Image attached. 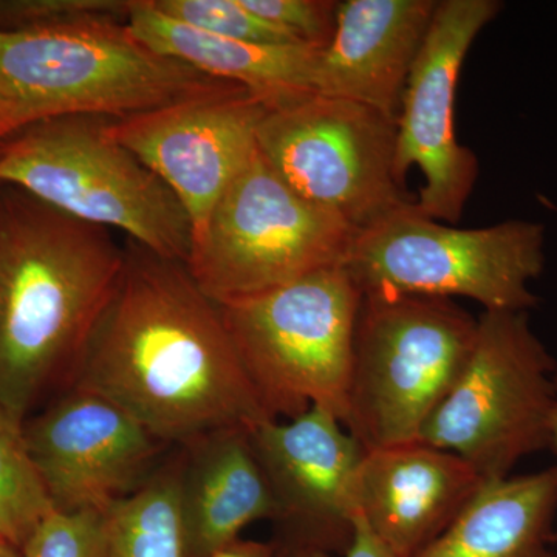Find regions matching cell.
<instances>
[{"label":"cell","instance_id":"3","mask_svg":"<svg viewBox=\"0 0 557 557\" xmlns=\"http://www.w3.org/2000/svg\"><path fill=\"white\" fill-rule=\"evenodd\" d=\"M233 84L157 54L126 21L0 30V106L13 135L62 116L129 119Z\"/></svg>","mask_w":557,"mask_h":557},{"label":"cell","instance_id":"14","mask_svg":"<svg viewBox=\"0 0 557 557\" xmlns=\"http://www.w3.org/2000/svg\"><path fill=\"white\" fill-rule=\"evenodd\" d=\"M53 406L22 424L28 453L54 511H101L131 496L170 446L110 399L65 388Z\"/></svg>","mask_w":557,"mask_h":557},{"label":"cell","instance_id":"25","mask_svg":"<svg viewBox=\"0 0 557 557\" xmlns=\"http://www.w3.org/2000/svg\"><path fill=\"white\" fill-rule=\"evenodd\" d=\"M131 0H32L0 3V30L44 27L81 20L126 21Z\"/></svg>","mask_w":557,"mask_h":557},{"label":"cell","instance_id":"30","mask_svg":"<svg viewBox=\"0 0 557 557\" xmlns=\"http://www.w3.org/2000/svg\"><path fill=\"white\" fill-rule=\"evenodd\" d=\"M11 135H13V131H11L5 112H3L2 106H0V141L7 137H11Z\"/></svg>","mask_w":557,"mask_h":557},{"label":"cell","instance_id":"2","mask_svg":"<svg viewBox=\"0 0 557 557\" xmlns=\"http://www.w3.org/2000/svg\"><path fill=\"white\" fill-rule=\"evenodd\" d=\"M20 193L0 201V409L24 424L50 384L72 386L124 244Z\"/></svg>","mask_w":557,"mask_h":557},{"label":"cell","instance_id":"7","mask_svg":"<svg viewBox=\"0 0 557 557\" xmlns=\"http://www.w3.org/2000/svg\"><path fill=\"white\" fill-rule=\"evenodd\" d=\"M362 293L344 265L220 307L260 405L273 420L311 408L344 423Z\"/></svg>","mask_w":557,"mask_h":557},{"label":"cell","instance_id":"31","mask_svg":"<svg viewBox=\"0 0 557 557\" xmlns=\"http://www.w3.org/2000/svg\"><path fill=\"white\" fill-rule=\"evenodd\" d=\"M282 557H330L329 555H322V553H306V555H288Z\"/></svg>","mask_w":557,"mask_h":557},{"label":"cell","instance_id":"29","mask_svg":"<svg viewBox=\"0 0 557 557\" xmlns=\"http://www.w3.org/2000/svg\"><path fill=\"white\" fill-rule=\"evenodd\" d=\"M0 557H22L21 549L0 539Z\"/></svg>","mask_w":557,"mask_h":557},{"label":"cell","instance_id":"26","mask_svg":"<svg viewBox=\"0 0 557 557\" xmlns=\"http://www.w3.org/2000/svg\"><path fill=\"white\" fill-rule=\"evenodd\" d=\"M344 555L346 557H398L373 534L359 515L355 520L354 537Z\"/></svg>","mask_w":557,"mask_h":557},{"label":"cell","instance_id":"28","mask_svg":"<svg viewBox=\"0 0 557 557\" xmlns=\"http://www.w3.org/2000/svg\"><path fill=\"white\" fill-rule=\"evenodd\" d=\"M555 388H556V398L555 406H553L552 412V424H549V432H552V448L557 453V372L555 375Z\"/></svg>","mask_w":557,"mask_h":557},{"label":"cell","instance_id":"1","mask_svg":"<svg viewBox=\"0 0 557 557\" xmlns=\"http://www.w3.org/2000/svg\"><path fill=\"white\" fill-rule=\"evenodd\" d=\"M72 386L115 403L170 448L274 421L242 368L218 304L186 265L129 239Z\"/></svg>","mask_w":557,"mask_h":557},{"label":"cell","instance_id":"4","mask_svg":"<svg viewBox=\"0 0 557 557\" xmlns=\"http://www.w3.org/2000/svg\"><path fill=\"white\" fill-rule=\"evenodd\" d=\"M109 123L62 116L16 132L0 146V183L186 265L194 245L188 212Z\"/></svg>","mask_w":557,"mask_h":557},{"label":"cell","instance_id":"24","mask_svg":"<svg viewBox=\"0 0 557 557\" xmlns=\"http://www.w3.org/2000/svg\"><path fill=\"white\" fill-rule=\"evenodd\" d=\"M252 14L307 46L325 47L336 30L338 2L333 0H242Z\"/></svg>","mask_w":557,"mask_h":557},{"label":"cell","instance_id":"20","mask_svg":"<svg viewBox=\"0 0 557 557\" xmlns=\"http://www.w3.org/2000/svg\"><path fill=\"white\" fill-rule=\"evenodd\" d=\"M182 450L160 467L131 496L106 509L110 557H189L180 508Z\"/></svg>","mask_w":557,"mask_h":557},{"label":"cell","instance_id":"27","mask_svg":"<svg viewBox=\"0 0 557 557\" xmlns=\"http://www.w3.org/2000/svg\"><path fill=\"white\" fill-rule=\"evenodd\" d=\"M274 555H276L274 545L237 539L233 544L220 548L211 557H274Z\"/></svg>","mask_w":557,"mask_h":557},{"label":"cell","instance_id":"12","mask_svg":"<svg viewBox=\"0 0 557 557\" xmlns=\"http://www.w3.org/2000/svg\"><path fill=\"white\" fill-rule=\"evenodd\" d=\"M273 498L276 553H346L358 516V472L366 449L338 418L311 408L249 431Z\"/></svg>","mask_w":557,"mask_h":557},{"label":"cell","instance_id":"5","mask_svg":"<svg viewBox=\"0 0 557 557\" xmlns=\"http://www.w3.org/2000/svg\"><path fill=\"white\" fill-rule=\"evenodd\" d=\"M544 244L539 223L456 228L413 200L358 231L343 265L362 296H460L485 311H528L539 302L528 284L544 271Z\"/></svg>","mask_w":557,"mask_h":557},{"label":"cell","instance_id":"15","mask_svg":"<svg viewBox=\"0 0 557 557\" xmlns=\"http://www.w3.org/2000/svg\"><path fill=\"white\" fill-rule=\"evenodd\" d=\"M456 454L410 442L366 450L358 515L398 557H416L485 485Z\"/></svg>","mask_w":557,"mask_h":557},{"label":"cell","instance_id":"23","mask_svg":"<svg viewBox=\"0 0 557 557\" xmlns=\"http://www.w3.org/2000/svg\"><path fill=\"white\" fill-rule=\"evenodd\" d=\"M22 557H110L104 512L53 511L32 531Z\"/></svg>","mask_w":557,"mask_h":557},{"label":"cell","instance_id":"13","mask_svg":"<svg viewBox=\"0 0 557 557\" xmlns=\"http://www.w3.org/2000/svg\"><path fill=\"white\" fill-rule=\"evenodd\" d=\"M270 102L239 84L110 120L109 131L175 194L193 222L194 240L234 178L258 152Z\"/></svg>","mask_w":557,"mask_h":557},{"label":"cell","instance_id":"6","mask_svg":"<svg viewBox=\"0 0 557 557\" xmlns=\"http://www.w3.org/2000/svg\"><path fill=\"white\" fill-rule=\"evenodd\" d=\"M478 324L453 299L362 296L344 428L366 450L417 442L467 366Z\"/></svg>","mask_w":557,"mask_h":557},{"label":"cell","instance_id":"21","mask_svg":"<svg viewBox=\"0 0 557 557\" xmlns=\"http://www.w3.org/2000/svg\"><path fill=\"white\" fill-rule=\"evenodd\" d=\"M53 511L22 424L0 409V539L21 549L32 531Z\"/></svg>","mask_w":557,"mask_h":557},{"label":"cell","instance_id":"10","mask_svg":"<svg viewBox=\"0 0 557 557\" xmlns=\"http://www.w3.org/2000/svg\"><path fill=\"white\" fill-rule=\"evenodd\" d=\"M258 150L278 177L361 231L413 201L397 175V120L359 102L306 94L271 106Z\"/></svg>","mask_w":557,"mask_h":557},{"label":"cell","instance_id":"9","mask_svg":"<svg viewBox=\"0 0 557 557\" xmlns=\"http://www.w3.org/2000/svg\"><path fill=\"white\" fill-rule=\"evenodd\" d=\"M555 359L528 311H485L467 366L417 442L463 458L485 482L552 448Z\"/></svg>","mask_w":557,"mask_h":557},{"label":"cell","instance_id":"17","mask_svg":"<svg viewBox=\"0 0 557 557\" xmlns=\"http://www.w3.org/2000/svg\"><path fill=\"white\" fill-rule=\"evenodd\" d=\"M180 450V508L189 557H211L252 522L273 520V498L249 431L214 432Z\"/></svg>","mask_w":557,"mask_h":557},{"label":"cell","instance_id":"19","mask_svg":"<svg viewBox=\"0 0 557 557\" xmlns=\"http://www.w3.org/2000/svg\"><path fill=\"white\" fill-rule=\"evenodd\" d=\"M557 467L486 482L416 557H557Z\"/></svg>","mask_w":557,"mask_h":557},{"label":"cell","instance_id":"16","mask_svg":"<svg viewBox=\"0 0 557 557\" xmlns=\"http://www.w3.org/2000/svg\"><path fill=\"white\" fill-rule=\"evenodd\" d=\"M438 0H344L332 42L319 53L314 94L398 119L403 91Z\"/></svg>","mask_w":557,"mask_h":557},{"label":"cell","instance_id":"8","mask_svg":"<svg viewBox=\"0 0 557 557\" xmlns=\"http://www.w3.org/2000/svg\"><path fill=\"white\" fill-rule=\"evenodd\" d=\"M357 233L296 193L258 150L215 203L186 269L225 306L343 265Z\"/></svg>","mask_w":557,"mask_h":557},{"label":"cell","instance_id":"22","mask_svg":"<svg viewBox=\"0 0 557 557\" xmlns=\"http://www.w3.org/2000/svg\"><path fill=\"white\" fill-rule=\"evenodd\" d=\"M150 2L164 16L220 38L260 44V46L302 44L289 33L260 20L242 3V0H150Z\"/></svg>","mask_w":557,"mask_h":557},{"label":"cell","instance_id":"18","mask_svg":"<svg viewBox=\"0 0 557 557\" xmlns=\"http://www.w3.org/2000/svg\"><path fill=\"white\" fill-rule=\"evenodd\" d=\"M126 25L148 49L211 78L239 84L270 106L314 94L322 47L260 46L220 38L171 20L150 0H131Z\"/></svg>","mask_w":557,"mask_h":557},{"label":"cell","instance_id":"11","mask_svg":"<svg viewBox=\"0 0 557 557\" xmlns=\"http://www.w3.org/2000/svg\"><path fill=\"white\" fill-rule=\"evenodd\" d=\"M504 9L497 0H438L426 39L410 70L397 119L399 182L417 166L424 185L418 211L456 225L474 190L479 161L460 145L454 104L461 67L480 33Z\"/></svg>","mask_w":557,"mask_h":557}]
</instances>
